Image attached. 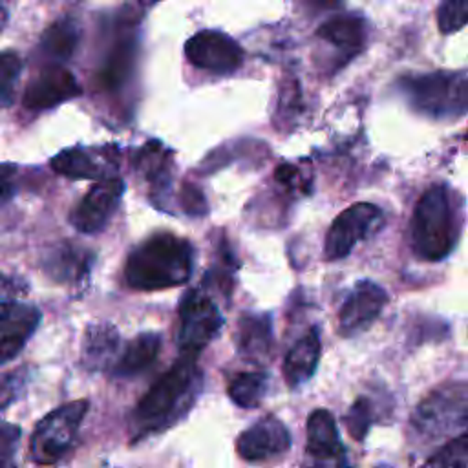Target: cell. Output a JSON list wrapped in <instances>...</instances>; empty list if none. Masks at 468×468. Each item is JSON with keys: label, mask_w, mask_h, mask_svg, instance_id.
<instances>
[{"label": "cell", "mask_w": 468, "mask_h": 468, "mask_svg": "<svg viewBox=\"0 0 468 468\" xmlns=\"http://www.w3.org/2000/svg\"><path fill=\"white\" fill-rule=\"evenodd\" d=\"M40 309L16 300L0 305V366L15 360L40 324Z\"/></svg>", "instance_id": "14"}, {"label": "cell", "mask_w": 468, "mask_h": 468, "mask_svg": "<svg viewBox=\"0 0 468 468\" xmlns=\"http://www.w3.org/2000/svg\"><path fill=\"white\" fill-rule=\"evenodd\" d=\"M119 331L108 322L90 324L80 344V362L88 371H102L113 366L119 351Z\"/></svg>", "instance_id": "19"}, {"label": "cell", "mask_w": 468, "mask_h": 468, "mask_svg": "<svg viewBox=\"0 0 468 468\" xmlns=\"http://www.w3.org/2000/svg\"><path fill=\"white\" fill-rule=\"evenodd\" d=\"M411 249L426 261H441L457 245L461 223L452 192L444 185L430 186L415 205L411 218Z\"/></svg>", "instance_id": "3"}, {"label": "cell", "mask_w": 468, "mask_h": 468, "mask_svg": "<svg viewBox=\"0 0 468 468\" xmlns=\"http://www.w3.org/2000/svg\"><path fill=\"white\" fill-rule=\"evenodd\" d=\"M420 468H468L466 433L450 439L439 452H435Z\"/></svg>", "instance_id": "26"}, {"label": "cell", "mask_w": 468, "mask_h": 468, "mask_svg": "<svg viewBox=\"0 0 468 468\" xmlns=\"http://www.w3.org/2000/svg\"><path fill=\"white\" fill-rule=\"evenodd\" d=\"M49 166L53 172L68 179H106L115 172V155L108 148H84L71 146L60 150L51 157Z\"/></svg>", "instance_id": "16"}, {"label": "cell", "mask_w": 468, "mask_h": 468, "mask_svg": "<svg viewBox=\"0 0 468 468\" xmlns=\"http://www.w3.org/2000/svg\"><path fill=\"white\" fill-rule=\"evenodd\" d=\"M188 62L212 73H232L243 62L241 46L223 31L203 29L192 35L185 44Z\"/></svg>", "instance_id": "10"}, {"label": "cell", "mask_w": 468, "mask_h": 468, "mask_svg": "<svg viewBox=\"0 0 468 468\" xmlns=\"http://www.w3.org/2000/svg\"><path fill=\"white\" fill-rule=\"evenodd\" d=\"M320 351H322V344H320V335L316 327L307 329L292 344L282 366V373L289 388L292 389L300 388L303 382H307L314 375L320 360Z\"/></svg>", "instance_id": "20"}, {"label": "cell", "mask_w": 468, "mask_h": 468, "mask_svg": "<svg viewBox=\"0 0 468 468\" xmlns=\"http://www.w3.org/2000/svg\"><path fill=\"white\" fill-rule=\"evenodd\" d=\"M203 384L197 355L181 353L179 358L150 386L133 410L137 439L165 431L192 408Z\"/></svg>", "instance_id": "1"}, {"label": "cell", "mask_w": 468, "mask_h": 468, "mask_svg": "<svg viewBox=\"0 0 468 468\" xmlns=\"http://www.w3.org/2000/svg\"><path fill=\"white\" fill-rule=\"evenodd\" d=\"M133 40L121 38L115 42L113 49L110 51L102 69H101V84L106 90H117L124 84L132 71L133 64Z\"/></svg>", "instance_id": "25"}, {"label": "cell", "mask_w": 468, "mask_h": 468, "mask_svg": "<svg viewBox=\"0 0 468 468\" xmlns=\"http://www.w3.org/2000/svg\"><path fill=\"white\" fill-rule=\"evenodd\" d=\"M303 468H351L335 417L324 408L307 417Z\"/></svg>", "instance_id": "9"}, {"label": "cell", "mask_w": 468, "mask_h": 468, "mask_svg": "<svg viewBox=\"0 0 468 468\" xmlns=\"http://www.w3.org/2000/svg\"><path fill=\"white\" fill-rule=\"evenodd\" d=\"M141 5H144V7H150V5H154V4H157L159 0H137Z\"/></svg>", "instance_id": "36"}, {"label": "cell", "mask_w": 468, "mask_h": 468, "mask_svg": "<svg viewBox=\"0 0 468 468\" xmlns=\"http://www.w3.org/2000/svg\"><path fill=\"white\" fill-rule=\"evenodd\" d=\"M161 335L155 331L139 333L132 338L119 358H115L112 371L115 377H133L144 371L157 356L161 349Z\"/></svg>", "instance_id": "21"}, {"label": "cell", "mask_w": 468, "mask_h": 468, "mask_svg": "<svg viewBox=\"0 0 468 468\" xmlns=\"http://www.w3.org/2000/svg\"><path fill=\"white\" fill-rule=\"evenodd\" d=\"M82 93L75 75L62 64L46 66L26 88L22 102L27 110L40 112L58 106Z\"/></svg>", "instance_id": "15"}, {"label": "cell", "mask_w": 468, "mask_h": 468, "mask_svg": "<svg viewBox=\"0 0 468 468\" xmlns=\"http://www.w3.org/2000/svg\"><path fill=\"white\" fill-rule=\"evenodd\" d=\"M371 420H373V410H371V402L369 399L366 397H358L349 411L346 413L344 417V422L347 426V431L351 433V437L355 441H364V437L367 435V430L371 426Z\"/></svg>", "instance_id": "29"}, {"label": "cell", "mask_w": 468, "mask_h": 468, "mask_svg": "<svg viewBox=\"0 0 468 468\" xmlns=\"http://www.w3.org/2000/svg\"><path fill=\"white\" fill-rule=\"evenodd\" d=\"M316 37H320L322 40L333 46L353 51L364 44L366 22L362 16H356V15L333 16L318 26Z\"/></svg>", "instance_id": "23"}, {"label": "cell", "mask_w": 468, "mask_h": 468, "mask_svg": "<svg viewBox=\"0 0 468 468\" xmlns=\"http://www.w3.org/2000/svg\"><path fill=\"white\" fill-rule=\"evenodd\" d=\"M27 292V282L16 274L0 272V305L20 300Z\"/></svg>", "instance_id": "32"}, {"label": "cell", "mask_w": 468, "mask_h": 468, "mask_svg": "<svg viewBox=\"0 0 468 468\" xmlns=\"http://www.w3.org/2000/svg\"><path fill=\"white\" fill-rule=\"evenodd\" d=\"M29 367H18L7 373H0V411L11 406L29 382Z\"/></svg>", "instance_id": "30"}, {"label": "cell", "mask_w": 468, "mask_h": 468, "mask_svg": "<svg viewBox=\"0 0 468 468\" xmlns=\"http://www.w3.org/2000/svg\"><path fill=\"white\" fill-rule=\"evenodd\" d=\"M20 426L0 420V468H16L15 453L20 442Z\"/></svg>", "instance_id": "31"}, {"label": "cell", "mask_w": 468, "mask_h": 468, "mask_svg": "<svg viewBox=\"0 0 468 468\" xmlns=\"http://www.w3.org/2000/svg\"><path fill=\"white\" fill-rule=\"evenodd\" d=\"M124 192V181L117 176L97 181L69 214V223L82 234L101 232L113 216Z\"/></svg>", "instance_id": "11"}, {"label": "cell", "mask_w": 468, "mask_h": 468, "mask_svg": "<svg viewBox=\"0 0 468 468\" xmlns=\"http://www.w3.org/2000/svg\"><path fill=\"white\" fill-rule=\"evenodd\" d=\"M177 347L179 353L199 355L221 331L225 320L218 305L199 287L185 291L179 302Z\"/></svg>", "instance_id": "7"}, {"label": "cell", "mask_w": 468, "mask_h": 468, "mask_svg": "<svg viewBox=\"0 0 468 468\" xmlns=\"http://www.w3.org/2000/svg\"><path fill=\"white\" fill-rule=\"evenodd\" d=\"M468 389L463 380L448 382L428 393L410 420L411 439L419 444H435L466 433Z\"/></svg>", "instance_id": "4"}, {"label": "cell", "mask_w": 468, "mask_h": 468, "mask_svg": "<svg viewBox=\"0 0 468 468\" xmlns=\"http://www.w3.org/2000/svg\"><path fill=\"white\" fill-rule=\"evenodd\" d=\"M468 22V0H442L437 9V26L441 33L450 35L463 29Z\"/></svg>", "instance_id": "28"}, {"label": "cell", "mask_w": 468, "mask_h": 468, "mask_svg": "<svg viewBox=\"0 0 468 468\" xmlns=\"http://www.w3.org/2000/svg\"><path fill=\"white\" fill-rule=\"evenodd\" d=\"M192 269V243L172 232H155L128 254L124 280L135 291H159L186 283Z\"/></svg>", "instance_id": "2"}, {"label": "cell", "mask_w": 468, "mask_h": 468, "mask_svg": "<svg viewBox=\"0 0 468 468\" xmlns=\"http://www.w3.org/2000/svg\"><path fill=\"white\" fill-rule=\"evenodd\" d=\"M388 303V292L371 280H360L351 289L338 311L340 336H356L364 333Z\"/></svg>", "instance_id": "12"}, {"label": "cell", "mask_w": 468, "mask_h": 468, "mask_svg": "<svg viewBox=\"0 0 468 468\" xmlns=\"http://www.w3.org/2000/svg\"><path fill=\"white\" fill-rule=\"evenodd\" d=\"M399 88L417 112L430 117H461L466 113V71H433L402 77Z\"/></svg>", "instance_id": "5"}, {"label": "cell", "mask_w": 468, "mask_h": 468, "mask_svg": "<svg viewBox=\"0 0 468 468\" xmlns=\"http://www.w3.org/2000/svg\"><path fill=\"white\" fill-rule=\"evenodd\" d=\"M269 388V375L265 371H238L230 375L227 393L239 408H256Z\"/></svg>", "instance_id": "24"}, {"label": "cell", "mask_w": 468, "mask_h": 468, "mask_svg": "<svg viewBox=\"0 0 468 468\" xmlns=\"http://www.w3.org/2000/svg\"><path fill=\"white\" fill-rule=\"evenodd\" d=\"M90 410L86 399L62 404L38 420L29 439V455L38 464L60 461L75 444L79 428Z\"/></svg>", "instance_id": "6"}, {"label": "cell", "mask_w": 468, "mask_h": 468, "mask_svg": "<svg viewBox=\"0 0 468 468\" xmlns=\"http://www.w3.org/2000/svg\"><path fill=\"white\" fill-rule=\"evenodd\" d=\"M93 254L69 241H62L48 250L42 260L46 276L57 283L79 285L90 274Z\"/></svg>", "instance_id": "17"}, {"label": "cell", "mask_w": 468, "mask_h": 468, "mask_svg": "<svg viewBox=\"0 0 468 468\" xmlns=\"http://www.w3.org/2000/svg\"><path fill=\"white\" fill-rule=\"evenodd\" d=\"M16 170L15 163H0V205L7 203L16 192Z\"/></svg>", "instance_id": "34"}, {"label": "cell", "mask_w": 468, "mask_h": 468, "mask_svg": "<svg viewBox=\"0 0 468 468\" xmlns=\"http://www.w3.org/2000/svg\"><path fill=\"white\" fill-rule=\"evenodd\" d=\"M291 446L287 426L274 415H267L243 430L236 439V452L249 463L271 461L283 455Z\"/></svg>", "instance_id": "13"}, {"label": "cell", "mask_w": 468, "mask_h": 468, "mask_svg": "<svg viewBox=\"0 0 468 468\" xmlns=\"http://www.w3.org/2000/svg\"><path fill=\"white\" fill-rule=\"evenodd\" d=\"M238 353L254 364L269 360L272 351V322L267 313H243L236 329Z\"/></svg>", "instance_id": "18"}, {"label": "cell", "mask_w": 468, "mask_h": 468, "mask_svg": "<svg viewBox=\"0 0 468 468\" xmlns=\"http://www.w3.org/2000/svg\"><path fill=\"white\" fill-rule=\"evenodd\" d=\"M382 225V210L373 203H355L340 212L331 223L325 243L324 256L327 261H336L346 258L358 241L366 239L373 230Z\"/></svg>", "instance_id": "8"}, {"label": "cell", "mask_w": 468, "mask_h": 468, "mask_svg": "<svg viewBox=\"0 0 468 468\" xmlns=\"http://www.w3.org/2000/svg\"><path fill=\"white\" fill-rule=\"evenodd\" d=\"M307 4H311L316 9H336L340 7L342 0H307Z\"/></svg>", "instance_id": "35"}, {"label": "cell", "mask_w": 468, "mask_h": 468, "mask_svg": "<svg viewBox=\"0 0 468 468\" xmlns=\"http://www.w3.org/2000/svg\"><path fill=\"white\" fill-rule=\"evenodd\" d=\"M20 71H22L20 55L15 49L0 51V108L13 104Z\"/></svg>", "instance_id": "27"}, {"label": "cell", "mask_w": 468, "mask_h": 468, "mask_svg": "<svg viewBox=\"0 0 468 468\" xmlns=\"http://www.w3.org/2000/svg\"><path fill=\"white\" fill-rule=\"evenodd\" d=\"M79 44V26L71 16L55 20L40 38V51L51 64H62L68 60Z\"/></svg>", "instance_id": "22"}, {"label": "cell", "mask_w": 468, "mask_h": 468, "mask_svg": "<svg viewBox=\"0 0 468 468\" xmlns=\"http://www.w3.org/2000/svg\"><path fill=\"white\" fill-rule=\"evenodd\" d=\"M179 203H181L183 210L190 216L207 214V199H205L203 192L190 183L183 185V188L179 192Z\"/></svg>", "instance_id": "33"}]
</instances>
